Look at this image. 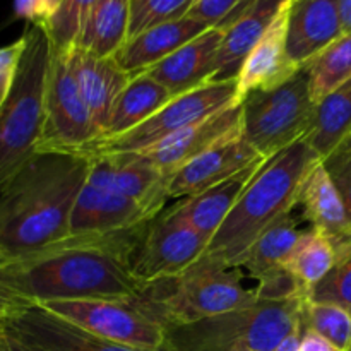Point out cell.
Instances as JSON below:
<instances>
[{
    "label": "cell",
    "instance_id": "obj_40",
    "mask_svg": "<svg viewBox=\"0 0 351 351\" xmlns=\"http://www.w3.org/2000/svg\"><path fill=\"white\" fill-rule=\"evenodd\" d=\"M0 351H40L0 319Z\"/></svg>",
    "mask_w": 351,
    "mask_h": 351
},
{
    "label": "cell",
    "instance_id": "obj_31",
    "mask_svg": "<svg viewBox=\"0 0 351 351\" xmlns=\"http://www.w3.org/2000/svg\"><path fill=\"white\" fill-rule=\"evenodd\" d=\"M302 328L317 332L343 351L351 350V314L343 307L305 298L300 312Z\"/></svg>",
    "mask_w": 351,
    "mask_h": 351
},
{
    "label": "cell",
    "instance_id": "obj_35",
    "mask_svg": "<svg viewBox=\"0 0 351 351\" xmlns=\"http://www.w3.org/2000/svg\"><path fill=\"white\" fill-rule=\"evenodd\" d=\"M259 302H287L295 298H308L307 290L285 266H278L257 278L254 290Z\"/></svg>",
    "mask_w": 351,
    "mask_h": 351
},
{
    "label": "cell",
    "instance_id": "obj_41",
    "mask_svg": "<svg viewBox=\"0 0 351 351\" xmlns=\"http://www.w3.org/2000/svg\"><path fill=\"white\" fill-rule=\"evenodd\" d=\"M31 304H33V302L24 298L23 295L17 293L14 288H10L9 285H5L0 280V319L9 315L10 312L17 311V308H23Z\"/></svg>",
    "mask_w": 351,
    "mask_h": 351
},
{
    "label": "cell",
    "instance_id": "obj_44",
    "mask_svg": "<svg viewBox=\"0 0 351 351\" xmlns=\"http://www.w3.org/2000/svg\"><path fill=\"white\" fill-rule=\"evenodd\" d=\"M343 33H351V0H338Z\"/></svg>",
    "mask_w": 351,
    "mask_h": 351
},
{
    "label": "cell",
    "instance_id": "obj_33",
    "mask_svg": "<svg viewBox=\"0 0 351 351\" xmlns=\"http://www.w3.org/2000/svg\"><path fill=\"white\" fill-rule=\"evenodd\" d=\"M194 0H130L129 38L149 27L187 17Z\"/></svg>",
    "mask_w": 351,
    "mask_h": 351
},
{
    "label": "cell",
    "instance_id": "obj_30",
    "mask_svg": "<svg viewBox=\"0 0 351 351\" xmlns=\"http://www.w3.org/2000/svg\"><path fill=\"white\" fill-rule=\"evenodd\" d=\"M308 91L314 105L351 79V33H343L307 64Z\"/></svg>",
    "mask_w": 351,
    "mask_h": 351
},
{
    "label": "cell",
    "instance_id": "obj_38",
    "mask_svg": "<svg viewBox=\"0 0 351 351\" xmlns=\"http://www.w3.org/2000/svg\"><path fill=\"white\" fill-rule=\"evenodd\" d=\"M24 48H26V36L24 34L14 43L0 47V108L12 91Z\"/></svg>",
    "mask_w": 351,
    "mask_h": 351
},
{
    "label": "cell",
    "instance_id": "obj_1",
    "mask_svg": "<svg viewBox=\"0 0 351 351\" xmlns=\"http://www.w3.org/2000/svg\"><path fill=\"white\" fill-rule=\"evenodd\" d=\"M143 226L69 235L40 252L0 264V280L33 304L130 300L144 288L132 271V254Z\"/></svg>",
    "mask_w": 351,
    "mask_h": 351
},
{
    "label": "cell",
    "instance_id": "obj_20",
    "mask_svg": "<svg viewBox=\"0 0 351 351\" xmlns=\"http://www.w3.org/2000/svg\"><path fill=\"white\" fill-rule=\"evenodd\" d=\"M341 34L338 0H290L287 48L297 67L307 65Z\"/></svg>",
    "mask_w": 351,
    "mask_h": 351
},
{
    "label": "cell",
    "instance_id": "obj_26",
    "mask_svg": "<svg viewBox=\"0 0 351 351\" xmlns=\"http://www.w3.org/2000/svg\"><path fill=\"white\" fill-rule=\"evenodd\" d=\"M351 136V79L315 105L305 141L321 160Z\"/></svg>",
    "mask_w": 351,
    "mask_h": 351
},
{
    "label": "cell",
    "instance_id": "obj_36",
    "mask_svg": "<svg viewBox=\"0 0 351 351\" xmlns=\"http://www.w3.org/2000/svg\"><path fill=\"white\" fill-rule=\"evenodd\" d=\"M252 0H194L187 17L208 27H228Z\"/></svg>",
    "mask_w": 351,
    "mask_h": 351
},
{
    "label": "cell",
    "instance_id": "obj_14",
    "mask_svg": "<svg viewBox=\"0 0 351 351\" xmlns=\"http://www.w3.org/2000/svg\"><path fill=\"white\" fill-rule=\"evenodd\" d=\"M3 319L40 351H143L93 335L38 304L17 308Z\"/></svg>",
    "mask_w": 351,
    "mask_h": 351
},
{
    "label": "cell",
    "instance_id": "obj_43",
    "mask_svg": "<svg viewBox=\"0 0 351 351\" xmlns=\"http://www.w3.org/2000/svg\"><path fill=\"white\" fill-rule=\"evenodd\" d=\"M302 332H304V328L300 326V328L295 329L290 336H287V338H285L273 351H298L300 350Z\"/></svg>",
    "mask_w": 351,
    "mask_h": 351
},
{
    "label": "cell",
    "instance_id": "obj_8",
    "mask_svg": "<svg viewBox=\"0 0 351 351\" xmlns=\"http://www.w3.org/2000/svg\"><path fill=\"white\" fill-rule=\"evenodd\" d=\"M237 82H208L184 95L173 96L165 106L136 129L112 139H98L82 153L84 158L99 154L139 153L173 134L187 129L192 123L204 120L228 106L237 105Z\"/></svg>",
    "mask_w": 351,
    "mask_h": 351
},
{
    "label": "cell",
    "instance_id": "obj_24",
    "mask_svg": "<svg viewBox=\"0 0 351 351\" xmlns=\"http://www.w3.org/2000/svg\"><path fill=\"white\" fill-rule=\"evenodd\" d=\"M285 2L287 0H252L247 9L225 27L218 65L211 82L237 81L243 60L264 36Z\"/></svg>",
    "mask_w": 351,
    "mask_h": 351
},
{
    "label": "cell",
    "instance_id": "obj_11",
    "mask_svg": "<svg viewBox=\"0 0 351 351\" xmlns=\"http://www.w3.org/2000/svg\"><path fill=\"white\" fill-rule=\"evenodd\" d=\"M209 242L170 209L161 211L141 230L132 254L134 274L144 285L178 276L204 256Z\"/></svg>",
    "mask_w": 351,
    "mask_h": 351
},
{
    "label": "cell",
    "instance_id": "obj_28",
    "mask_svg": "<svg viewBox=\"0 0 351 351\" xmlns=\"http://www.w3.org/2000/svg\"><path fill=\"white\" fill-rule=\"evenodd\" d=\"M302 233L304 232L298 228L297 219L291 218L290 215L285 216L252 243V247L243 256L239 269H245L249 276L257 280L273 267L283 266Z\"/></svg>",
    "mask_w": 351,
    "mask_h": 351
},
{
    "label": "cell",
    "instance_id": "obj_23",
    "mask_svg": "<svg viewBox=\"0 0 351 351\" xmlns=\"http://www.w3.org/2000/svg\"><path fill=\"white\" fill-rule=\"evenodd\" d=\"M208 29L211 27L191 17L160 24L129 38L113 58L129 75L143 74Z\"/></svg>",
    "mask_w": 351,
    "mask_h": 351
},
{
    "label": "cell",
    "instance_id": "obj_22",
    "mask_svg": "<svg viewBox=\"0 0 351 351\" xmlns=\"http://www.w3.org/2000/svg\"><path fill=\"white\" fill-rule=\"evenodd\" d=\"M264 161L266 160L257 161L206 191L184 197L178 204L170 208V213L211 240Z\"/></svg>",
    "mask_w": 351,
    "mask_h": 351
},
{
    "label": "cell",
    "instance_id": "obj_45",
    "mask_svg": "<svg viewBox=\"0 0 351 351\" xmlns=\"http://www.w3.org/2000/svg\"><path fill=\"white\" fill-rule=\"evenodd\" d=\"M57 2H58V5H60V2H62V0H57Z\"/></svg>",
    "mask_w": 351,
    "mask_h": 351
},
{
    "label": "cell",
    "instance_id": "obj_25",
    "mask_svg": "<svg viewBox=\"0 0 351 351\" xmlns=\"http://www.w3.org/2000/svg\"><path fill=\"white\" fill-rule=\"evenodd\" d=\"M171 98L173 95L147 74L132 75L117 98L105 132L99 139H112L136 129Z\"/></svg>",
    "mask_w": 351,
    "mask_h": 351
},
{
    "label": "cell",
    "instance_id": "obj_19",
    "mask_svg": "<svg viewBox=\"0 0 351 351\" xmlns=\"http://www.w3.org/2000/svg\"><path fill=\"white\" fill-rule=\"evenodd\" d=\"M312 230L328 237L336 249L338 259L351 252V223L345 202L329 177L322 161H319L305 177L298 192V202Z\"/></svg>",
    "mask_w": 351,
    "mask_h": 351
},
{
    "label": "cell",
    "instance_id": "obj_42",
    "mask_svg": "<svg viewBox=\"0 0 351 351\" xmlns=\"http://www.w3.org/2000/svg\"><path fill=\"white\" fill-rule=\"evenodd\" d=\"M298 351H343V350L332 345V343L328 341L326 338H322V336L317 335V332L311 331V329H304V332H302L300 350Z\"/></svg>",
    "mask_w": 351,
    "mask_h": 351
},
{
    "label": "cell",
    "instance_id": "obj_39",
    "mask_svg": "<svg viewBox=\"0 0 351 351\" xmlns=\"http://www.w3.org/2000/svg\"><path fill=\"white\" fill-rule=\"evenodd\" d=\"M57 9V0H14V16L33 26L47 27Z\"/></svg>",
    "mask_w": 351,
    "mask_h": 351
},
{
    "label": "cell",
    "instance_id": "obj_9",
    "mask_svg": "<svg viewBox=\"0 0 351 351\" xmlns=\"http://www.w3.org/2000/svg\"><path fill=\"white\" fill-rule=\"evenodd\" d=\"M99 139L98 127L82 98L69 60V48L51 47L45 127L38 153H67L82 156Z\"/></svg>",
    "mask_w": 351,
    "mask_h": 351
},
{
    "label": "cell",
    "instance_id": "obj_46",
    "mask_svg": "<svg viewBox=\"0 0 351 351\" xmlns=\"http://www.w3.org/2000/svg\"><path fill=\"white\" fill-rule=\"evenodd\" d=\"M350 351H351V350H350Z\"/></svg>",
    "mask_w": 351,
    "mask_h": 351
},
{
    "label": "cell",
    "instance_id": "obj_29",
    "mask_svg": "<svg viewBox=\"0 0 351 351\" xmlns=\"http://www.w3.org/2000/svg\"><path fill=\"white\" fill-rule=\"evenodd\" d=\"M336 263L338 254L328 237L311 228L302 233L283 266L300 281L307 293H311L312 288L331 273Z\"/></svg>",
    "mask_w": 351,
    "mask_h": 351
},
{
    "label": "cell",
    "instance_id": "obj_18",
    "mask_svg": "<svg viewBox=\"0 0 351 351\" xmlns=\"http://www.w3.org/2000/svg\"><path fill=\"white\" fill-rule=\"evenodd\" d=\"M154 216L158 215L137 201L86 182L72 208L69 230L71 235L122 232L136 228Z\"/></svg>",
    "mask_w": 351,
    "mask_h": 351
},
{
    "label": "cell",
    "instance_id": "obj_2",
    "mask_svg": "<svg viewBox=\"0 0 351 351\" xmlns=\"http://www.w3.org/2000/svg\"><path fill=\"white\" fill-rule=\"evenodd\" d=\"M89 160L38 153L0 189V264L40 252L71 235V215Z\"/></svg>",
    "mask_w": 351,
    "mask_h": 351
},
{
    "label": "cell",
    "instance_id": "obj_37",
    "mask_svg": "<svg viewBox=\"0 0 351 351\" xmlns=\"http://www.w3.org/2000/svg\"><path fill=\"white\" fill-rule=\"evenodd\" d=\"M329 177L335 182L343 202H345L348 219L351 223V136L346 137L328 158L322 160Z\"/></svg>",
    "mask_w": 351,
    "mask_h": 351
},
{
    "label": "cell",
    "instance_id": "obj_7",
    "mask_svg": "<svg viewBox=\"0 0 351 351\" xmlns=\"http://www.w3.org/2000/svg\"><path fill=\"white\" fill-rule=\"evenodd\" d=\"M307 65L290 79L242 101V136L263 158H271L305 137L314 117Z\"/></svg>",
    "mask_w": 351,
    "mask_h": 351
},
{
    "label": "cell",
    "instance_id": "obj_4",
    "mask_svg": "<svg viewBox=\"0 0 351 351\" xmlns=\"http://www.w3.org/2000/svg\"><path fill=\"white\" fill-rule=\"evenodd\" d=\"M130 302L168 329L240 311L259 300L254 290L243 287L237 267L202 256L178 276L144 285Z\"/></svg>",
    "mask_w": 351,
    "mask_h": 351
},
{
    "label": "cell",
    "instance_id": "obj_12",
    "mask_svg": "<svg viewBox=\"0 0 351 351\" xmlns=\"http://www.w3.org/2000/svg\"><path fill=\"white\" fill-rule=\"evenodd\" d=\"M88 160V184L137 201L153 215H160L163 211L165 204L170 199V178L158 168L146 163L139 154H99Z\"/></svg>",
    "mask_w": 351,
    "mask_h": 351
},
{
    "label": "cell",
    "instance_id": "obj_15",
    "mask_svg": "<svg viewBox=\"0 0 351 351\" xmlns=\"http://www.w3.org/2000/svg\"><path fill=\"white\" fill-rule=\"evenodd\" d=\"M240 127L242 103H237L136 154L170 178L178 168L187 165Z\"/></svg>",
    "mask_w": 351,
    "mask_h": 351
},
{
    "label": "cell",
    "instance_id": "obj_27",
    "mask_svg": "<svg viewBox=\"0 0 351 351\" xmlns=\"http://www.w3.org/2000/svg\"><path fill=\"white\" fill-rule=\"evenodd\" d=\"M130 0H101L89 16L75 47L98 57H115L129 40Z\"/></svg>",
    "mask_w": 351,
    "mask_h": 351
},
{
    "label": "cell",
    "instance_id": "obj_17",
    "mask_svg": "<svg viewBox=\"0 0 351 351\" xmlns=\"http://www.w3.org/2000/svg\"><path fill=\"white\" fill-rule=\"evenodd\" d=\"M223 36V27H211L143 74L160 82L173 96L201 88L215 75Z\"/></svg>",
    "mask_w": 351,
    "mask_h": 351
},
{
    "label": "cell",
    "instance_id": "obj_6",
    "mask_svg": "<svg viewBox=\"0 0 351 351\" xmlns=\"http://www.w3.org/2000/svg\"><path fill=\"white\" fill-rule=\"evenodd\" d=\"M305 298L257 302L194 324L167 329L165 351H273L302 326Z\"/></svg>",
    "mask_w": 351,
    "mask_h": 351
},
{
    "label": "cell",
    "instance_id": "obj_34",
    "mask_svg": "<svg viewBox=\"0 0 351 351\" xmlns=\"http://www.w3.org/2000/svg\"><path fill=\"white\" fill-rule=\"evenodd\" d=\"M308 300L339 305L351 314V252L338 259L331 273L312 288Z\"/></svg>",
    "mask_w": 351,
    "mask_h": 351
},
{
    "label": "cell",
    "instance_id": "obj_5",
    "mask_svg": "<svg viewBox=\"0 0 351 351\" xmlns=\"http://www.w3.org/2000/svg\"><path fill=\"white\" fill-rule=\"evenodd\" d=\"M26 48L9 98L0 108V189L38 154L45 127L51 41L47 29L29 24Z\"/></svg>",
    "mask_w": 351,
    "mask_h": 351
},
{
    "label": "cell",
    "instance_id": "obj_32",
    "mask_svg": "<svg viewBox=\"0 0 351 351\" xmlns=\"http://www.w3.org/2000/svg\"><path fill=\"white\" fill-rule=\"evenodd\" d=\"M101 0H62L47 29L55 50L75 47L93 10Z\"/></svg>",
    "mask_w": 351,
    "mask_h": 351
},
{
    "label": "cell",
    "instance_id": "obj_3",
    "mask_svg": "<svg viewBox=\"0 0 351 351\" xmlns=\"http://www.w3.org/2000/svg\"><path fill=\"white\" fill-rule=\"evenodd\" d=\"M319 161L322 160L305 137L267 158L215 233L204 256L239 269L252 243L297 206L302 184Z\"/></svg>",
    "mask_w": 351,
    "mask_h": 351
},
{
    "label": "cell",
    "instance_id": "obj_13",
    "mask_svg": "<svg viewBox=\"0 0 351 351\" xmlns=\"http://www.w3.org/2000/svg\"><path fill=\"white\" fill-rule=\"evenodd\" d=\"M263 160L266 158L261 156L247 143L240 127L197 158L178 168L168 182V195L178 199L194 195Z\"/></svg>",
    "mask_w": 351,
    "mask_h": 351
},
{
    "label": "cell",
    "instance_id": "obj_10",
    "mask_svg": "<svg viewBox=\"0 0 351 351\" xmlns=\"http://www.w3.org/2000/svg\"><path fill=\"white\" fill-rule=\"evenodd\" d=\"M96 336L143 351H163L167 329L130 300H53L38 304Z\"/></svg>",
    "mask_w": 351,
    "mask_h": 351
},
{
    "label": "cell",
    "instance_id": "obj_16",
    "mask_svg": "<svg viewBox=\"0 0 351 351\" xmlns=\"http://www.w3.org/2000/svg\"><path fill=\"white\" fill-rule=\"evenodd\" d=\"M288 14L290 0L283 3L281 10L264 36L257 41L240 67L237 75V98L242 103L250 93L264 91L290 79L300 67L290 60L287 48Z\"/></svg>",
    "mask_w": 351,
    "mask_h": 351
},
{
    "label": "cell",
    "instance_id": "obj_21",
    "mask_svg": "<svg viewBox=\"0 0 351 351\" xmlns=\"http://www.w3.org/2000/svg\"><path fill=\"white\" fill-rule=\"evenodd\" d=\"M69 60L79 91L101 137L113 105L132 75L120 69L113 57H98L79 47L69 48Z\"/></svg>",
    "mask_w": 351,
    "mask_h": 351
}]
</instances>
